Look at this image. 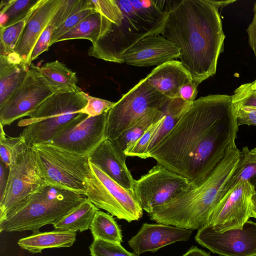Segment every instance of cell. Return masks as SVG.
Segmentation results:
<instances>
[{
  "label": "cell",
  "instance_id": "1",
  "mask_svg": "<svg viewBox=\"0 0 256 256\" xmlns=\"http://www.w3.org/2000/svg\"><path fill=\"white\" fill-rule=\"evenodd\" d=\"M238 130L232 96H202L150 150L148 158L193 183L206 178L236 146Z\"/></svg>",
  "mask_w": 256,
  "mask_h": 256
},
{
  "label": "cell",
  "instance_id": "2",
  "mask_svg": "<svg viewBox=\"0 0 256 256\" xmlns=\"http://www.w3.org/2000/svg\"><path fill=\"white\" fill-rule=\"evenodd\" d=\"M162 36L180 50V62L198 86L216 73L225 35L210 0H167Z\"/></svg>",
  "mask_w": 256,
  "mask_h": 256
},
{
  "label": "cell",
  "instance_id": "3",
  "mask_svg": "<svg viewBox=\"0 0 256 256\" xmlns=\"http://www.w3.org/2000/svg\"><path fill=\"white\" fill-rule=\"evenodd\" d=\"M236 146L229 150L204 178L190 183L149 214L157 223L194 230L206 225L210 216L230 190L229 182L240 160Z\"/></svg>",
  "mask_w": 256,
  "mask_h": 256
},
{
  "label": "cell",
  "instance_id": "4",
  "mask_svg": "<svg viewBox=\"0 0 256 256\" xmlns=\"http://www.w3.org/2000/svg\"><path fill=\"white\" fill-rule=\"evenodd\" d=\"M123 19L90 48L88 54L123 64L126 52L144 38L161 35L167 16V0H116Z\"/></svg>",
  "mask_w": 256,
  "mask_h": 256
},
{
  "label": "cell",
  "instance_id": "5",
  "mask_svg": "<svg viewBox=\"0 0 256 256\" xmlns=\"http://www.w3.org/2000/svg\"><path fill=\"white\" fill-rule=\"evenodd\" d=\"M86 196L46 185L9 212L0 220V232L31 230L40 232L43 226L53 224L84 202Z\"/></svg>",
  "mask_w": 256,
  "mask_h": 256
},
{
  "label": "cell",
  "instance_id": "6",
  "mask_svg": "<svg viewBox=\"0 0 256 256\" xmlns=\"http://www.w3.org/2000/svg\"><path fill=\"white\" fill-rule=\"evenodd\" d=\"M82 92L54 93L28 118L18 121V126L24 127L20 134L29 146L50 142L82 114L87 101Z\"/></svg>",
  "mask_w": 256,
  "mask_h": 256
},
{
  "label": "cell",
  "instance_id": "7",
  "mask_svg": "<svg viewBox=\"0 0 256 256\" xmlns=\"http://www.w3.org/2000/svg\"><path fill=\"white\" fill-rule=\"evenodd\" d=\"M32 147L48 184L86 196V180L90 172L88 156L74 154L50 143Z\"/></svg>",
  "mask_w": 256,
  "mask_h": 256
},
{
  "label": "cell",
  "instance_id": "8",
  "mask_svg": "<svg viewBox=\"0 0 256 256\" xmlns=\"http://www.w3.org/2000/svg\"><path fill=\"white\" fill-rule=\"evenodd\" d=\"M90 172L86 180V198L98 209L128 222L139 220L143 210L134 192L120 186L90 162Z\"/></svg>",
  "mask_w": 256,
  "mask_h": 256
},
{
  "label": "cell",
  "instance_id": "9",
  "mask_svg": "<svg viewBox=\"0 0 256 256\" xmlns=\"http://www.w3.org/2000/svg\"><path fill=\"white\" fill-rule=\"evenodd\" d=\"M169 100L140 80L107 112L106 138L116 139L148 110L164 108Z\"/></svg>",
  "mask_w": 256,
  "mask_h": 256
},
{
  "label": "cell",
  "instance_id": "10",
  "mask_svg": "<svg viewBox=\"0 0 256 256\" xmlns=\"http://www.w3.org/2000/svg\"><path fill=\"white\" fill-rule=\"evenodd\" d=\"M48 184L38 166L32 146L22 154L18 162L9 167L6 186L0 197V220L34 194Z\"/></svg>",
  "mask_w": 256,
  "mask_h": 256
},
{
  "label": "cell",
  "instance_id": "11",
  "mask_svg": "<svg viewBox=\"0 0 256 256\" xmlns=\"http://www.w3.org/2000/svg\"><path fill=\"white\" fill-rule=\"evenodd\" d=\"M190 184L186 178L158 164L134 180L133 192L142 210L150 214Z\"/></svg>",
  "mask_w": 256,
  "mask_h": 256
},
{
  "label": "cell",
  "instance_id": "12",
  "mask_svg": "<svg viewBox=\"0 0 256 256\" xmlns=\"http://www.w3.org/2000/svg\"><path fill=\"white\" fill-rule=\"evenodd\" d=\"M106 124L107 112L93 117L82 114L48 143L74 154L88 156L106 138Z\"/></svg>",
  "mask_w": 256,
  "mask_h": 256
},
{
  "label": "cell",
  "instance_id": "13",
  "mask_svg": "<svg viewBox=\"0 0 256 256\" xmlns=\"http://www.w3.org/2000/svg\"><path fill=\"white\" fill-rule=\"evenodd\" d=\"M53 94L37 66L32 64L22 85L0 108V124L10 125L16 120L28 116Z\"/></svg>",
  "mask_w": 256,
  "mask_h": 256
},
{
  "label": "cell",
  "instance_id": "14",
  "mask_svg": "<svg viewBox=\"0 0 256 256\" xmlns=\"http://www.w3.org/2000/svg\"><path fill=\"white\" fill-rule=\"evenodd\" d=\"M196 241L214 254L222 256H256V222L248 220L241 228L222 232L204 226L199 228Z\"/></svg>",
  "mask_w": 256,
  "mask_h": 256
},
{
  "label": "cell",
  "instance_id": "15",
  "mask_svg": "<svg viewBox=\"0 0 256 256\" xmlns=\"http://www.w3.org/2000/svg\"><path fill=\"white\" fill-rule=\"evenodd\" d=\"M256 188L250 180H240L224 196L205 226L222 232L241 228L250 218V206Z\"/></svg>",
  "mask_w": 256,
  "mask_h": 256
},
{
  "label": "cell",
  "instance_id": "16",
  "mask_svg": "<svg viewBox=\"0 0 256 256\" xmlns=\"http://www.w3.org/2000/svg\"><path fill=\"white\" fill-rule=\"evenodd\" d=\"M180 48L162 35L150 36L140 40L124 56V63L144 67L159 66L180 58Z\"/></svg>",
  "mask_w": 256,
  "mask_h": 256
},
{
  "label": "cell",
  "instance_id": "17",
  "mask_svg": "<svg viewBox=\"0 0 256 256\" xmlns=\"http://www.w3.org/2000/svg\"><path fill=\"white\" fill-rule=\"evenodd\" d=\"M192 230L164 224L144 223L128 241L136 256L146 252H156L160 248L177 242L188 240Z\"/></svg>",
  "mask_w": 256,
  "mask_h": 256
},
{
  "label": "cell",
  "instance_id": "18",
  "mask_svg": "<svg viewBox=\"0 0 256 256\" xmlns=\"http://www.w3.org/2000/svg\"><path fill=\"white\" fill-rule=\"evenodd\" d=\"M126 156L106 138L88 156L89 161L124 188L133 192L134 180L128 169Z\"/></svg>",
  "mask_w": 256,
  "mask_h": 256
},
{
  "label": "cell",
  "instance_id": "19",
  "mask_svg": "<svg viewBox=\"0 0 256 256\" xmlns=\"http://www.w3.org/2000/svg\"><path fill=\"white\" fill-rule=\"evenodd\" d=\"M60 0H43L34 10L19 38L13 53L30 66V56L39 37L56 12Z\"/></svg>",
  "mask_w": 256,
  "mask_h": 256
},
{
  "label": "cell",
  "instance_id": "20",
  "mask_svg": "<svg viewBox=\"0 0 256 256\" xmlns=\"http://www.w3.org/2000/svg\"><path fill=\"white\" fill-rule=\"evenodd\" d=\"M145 79L154 90L170 99L179 98L180 88L193 81L188 70L176 60L157 66Z\"/></svg>",
  "mask_w": 256,
  "mask_h": 256
},
{
  "label": "cell",
  "instance_id": "21",
  "mask_svg": "<svg viewBox=\"0 0 256 256\" xmlns=\"http://www.w3.org/2000/svg\"><path fill=\"white\" fill-rule=\"evenodd\" d=\"M30 66L14 53L0 54V108L22 85Z\"/></svg>",
  "mask_w": 256,
  "mask_h": 256
},
{
  "label": "cell",
  "instance_id": "22",
  "mask_svg": "<svg viewBox=\"0 0 256 256\" xmlns=\"http://www.w3.org/2000/svg\"><path fill=\"white\" fill-rule=\"evenodd\" d=\"M37 67L54 93L82 91L78 86L76 72L62 62L56 60Z\"/></svg>",
  "mask_w": 256,
  "mask_h": 256
},
{
  "label": "cell",
  "instance_id": "23",
  "mask_svg": "<svg viewBox=\"0 0 256 256\" xmlns=\"http://www.w3.org/2000/svg\"><path fill=\"white\" fill-rule=\"evenodd\" d=\"M76 232L54 230L38 232L20 238L18 245L32 254L40 253L47 248L72 246L76 240Z\"/></svg>",
  "mask_w": 256,
  "mask_h": 256
},
{
  "label": "cell",
  "instance_id": "24",
  "mask_svg": "<svg viewBox=\"0 0 256 256\" xmlns=\"http://www.w3.org/2000/svg\"><path fill=\"white\" fill-rule=\"evenodd\" d=\"M112 23L95 10L76 26L62 36L56 42L76 39L90 40L92 44L103 38L110 30Z\"/></svg>",
  "mask_w": 256,
  "mask_h": 256
},
{
  "label": "cell",
  "instance_id": "25",
  "mask_svg": "<svg viewBox=\"0 0 256 256\" xmlns=\"http://www.w3.org/2000/svg\"><path fill=\"white\" fill-rule=\"evenodd\" d=\"M99 210L87 198L80 204L52 225L54 230L76 232L90 229Z\"/></svg>",
  "mask_w": 256,
  "mask_h": 256
},
{
  "label": "cell",
  "instance_id": "26",
  "mask_svg": "<svg viewBox=\"0 0 256 256\" xmlns=\"http://www.w3.org/2000/svg\"><path fill=\"white\" fill-rule=\"evenodd\" d=\"M164 109L154 108L148 110L136 120L117 138L110 140L124 153L126 150L136 142L152 124L164 116Z\"/></svg>",
  "mask_w": 256,
  "mask_h": 256
},
{
  "label": "cell",
  "instance_id": "27",
  "mask_svg": "<svg viewBox=\"0 0 256 256\" xmlns=\"http://www.w3.org/2000/svg\"><path fill=\"white\" fill-rule=\"evenodd\" d=\"M192 103L180 98L169 100L164 109V119L150 144L148 156L150 150L173 128Z\"/></svg>",
  "mask_w": 256,
  "mask_h": 256
},
{
  "label": "cell",
  "instance_id": "28",
  "mask_svg": "<svg viewBox=\"0 0 256 256\" xmlns=\"http://www.w3.org/2000/svg\"><path fill=\"white\" fill-rule=\"evenodd\" d=\"M43 0H2L0 27L14 24L32 14Z\"/></svg>",
  "mask_w": 256,
  "mask_h": 256
},
{
  "label": "cell",
  "instance_id": "29",
  "mask_svg": "<svg viewBox=\"0 0 256 256\" xmlns=\"http://www.w3.org/2000/svg\"><path fill=\"white\" fill-rule=\"evenodd\" d=\"M94 240L99 239L121 244L123 242L122 230L112 216L98 210L90 228Z\"/></svg>",
  "mask_w": 256,
  "mask_h": 256
},
{
  "label": "cell",
  "instance_id": "30",
  "mask_svg": "<svg viewBox=\"0 0 256 256\" xmlns=\"http://www.w3.org/2000/svg\"><path fill=\"white\" fill-rule=\"evenodd\" d=\"M28 148L24 138L21 134L16 137L0 138V161L8 168L12 166Z\"/></svg>",
  "mask_w": 256,
  "mask_h": 256
},
{
  "label": "cell",
  "instance_id": "31",
  "mask_svg": "<svg viewBox=\"0 0 256 256\" xmlns=\"http://www.w3.org/2000/svg\"><path fill=\"white\" fill-rule=\"evenodd\" d=\"M256 176V147L250 150L247 146L241 150L239 165L229 183L230 188L240 180H250Z\"/></svg>",
  "mask_w": 256,
  "mask_h": 256
},
{
  "label": "cell",
  "instance_id": "32",
  "mask_svg": "<svg viewBox=\"0 0 256 256\" xmlns=\"http://www.w3.org/2000/svg\"><path fill=\"white\" fill-rule=\"evenodd\" d=\"M32 14L10 26L0 27V54L8 56L14 52L24 26Z\"/></svg>",
  "mask_w": 256,
  "mask_h": 256
},
{
  "label": "cell",
  "instance_id": "33",
  "mask_svg": "<svg viewBox=\"0 0 256 256\" xmlns=\"http://www.w3.org/2000/svg\"><path fill=\"white\" fill-rule=\"evenodd\" d=\"M88 8L94 10L91 0H60L49 23L56 29L71 16Z\"/></svg>",
  "mask_w": 256,
  "mask_h": 256
},
{
  "label": "cell",
  "instance_id": "34",
  "mask_svg": "<svg viewBox=\"0 0 256 256\" xmlns=\"http://www.w3.org/2000/svg\"><path fill=\"white\" fill-rule=\"evenodd\" d=\"M164 118V116L160 120L152 124L136 142L126 150L124 154L126 156H138L142 159L148 158V150L150 144Z\"/></svg>",
  "mask_w": 256,
  "mask_h": 256
},
{
  "label": "cell",
  "instance_id": "35",
  "mask_svg": "<svg viewBox=\"0 0 256 256\" xmlns=\"http://www.w3.org/2000/svg\"><path fill=\"white\" fill-rule=\"evenodd\" d=\"M91 256H137L120 244L94 239L89 247Z\"/></svg>",
  "mask_w": 256,
  "mask_h": 256
},
{
  "label": "cell",
  "instance_id": "36",
  "mask_svg": "<svg viewBox=\"0 0 256 256\" xmlns=\"http://www.w3.org/2000/svg\"><path fill=\"white\" fill-rule=\"evenodd\" d=\"M94 10L110 21L119 26L123 19L122 11L116 0H91Z\"/></svg>",
  "mask_w": 256,
  "mask_h": 256
},
{
  "label": "cell",
  "instance_id": "37",
  "mask_svg": "<svg viewBox=\"0 0 256 256\" xmlns=\"http://www.w3.org/2000/svg\"><path fill=\"white\" fill-rule=\"evenodd\" d=\"M232 96L236 110L242 108H256V91L252 88L251 82L240 85Z\"/></svg>",
  "mask_w": 256,
  "mask_h": 256
},
{
  "label": "cell",
  "instance_id": "38",
  "mask_svg": "<svg viewBox=\"0 0 256 256\" xmlns=\"http://www.w3.org/2000/svg\"><path fill=\"white\" fill-rule=\"evenodd\" d=\"M82 94L86 99L87 104L80 112L89 117L96 116L107 112L115 104L108 100L91 96L82 91Z\"/></svg>",
  "mask_w": 256,
  "mask_h": 256
},
{
  "label": "cell",
  "instance_id": "39",
  "mask_svg": "<svg viewBox=\"0 0 256 256\" xmlns=\"http://www.w3.org/2000/svg\"><path fill=\"white\" fill-rule=\"evenodd\" d=\"M94 10L92 8H88L70 16L62 24L54 30L52 36L50 46L56 43L62 36L74 28Z\"/></svg>",
  "mask_w": 256,
  "mask_h": 256
},
{
  "label": "cell",
  "instance_id": "40",
  "mask_svg": "<svg viewBox=\"0 0 256 256\" xmlns=\"http://www.w3.org/2000/svg\"><path fill=\"white\" fill-rule=\"evenodd\" d=\"M54 30L55 28L54 26L48 23L39 37L33 48L30 58V64L40 54L48 50Z\"/></svg>",
  "mask_w": 256,
  "mask_h": 256
},
{
  "label": "cell",
  "instance_id": "41",
  "mask_svg": "<svg viewBox=\"0 0 256 256\" xmlns=\"http://www.w3.org/2000/svg\"><path fill=\"white\" fill-rule=\"evenodd\" d=\"M236 110L238 126L242 125L256 126V108H242Z\"/></svg>",
  "mask_w": 256,
  "mask_h": 256
},
{
  "label": "cell",
  "instance_id": "42",
  "mask_svg": "<svg viewBox=\"0 0 256 256\" xmlns=\"http://www.w3.org/2000/svg\"><path fill=\"white\" fill-rule=\"evenodd\" d=\"M198 86L194 81L184 85L180 90L179 98L190 102H194L198 94Z\"/></svg>",
  "mask_w": 256,
  "mask_h": 256
},
{
  "label": "cell",
  "instance_id": "43",
  "mask_svg": "<svg viewBox=\"0 0 256 256\" xmlns=\"http://www.w3.org/2000/svg\"><path fill=\"white\" fill-rule=\"evenodd\" d=\"M254 14L252 22L248 26L246 32L248 35V41L252 49L256 60V2L254 4Z\"/></svg>",
  "mask_w": 256,
  "mask_h": 256
},
{
  "label": "cell",
  "instance_id": "44",
  "mask_svg": "<svg viewBox=\"0 0 256 256\" xmlns=\"http://www.w3.org/2000/svg\"><path fill=\"white\" fill-rule=\"evenodd\" d=\"M9 168L6 167L5 164L0 161V197H1L5 190L8 176Z\"/></svg>",
  "mask_w": 256,
  "mask_h": 256
},
{
  "label": "cell",
  "instance_id": "45",
  "mask_svg": "<svg viewBox=\"0 0 256 256\" xmlns=\"http://www.w3.org/2000/svg\"><path fill=\"white\" fill-rule=\"evenodd\" d=\"M182 256H210V255L196 246H193Z\"/></svg>",
  "mask_w": 256,
  "mask_h": 256
},
{
  "label": "cell",
  "instance_id": "46",
  "mask_svg": "<svg viewBox=\"0 0 256 256\" xmlns=\"http://www.w3.org/2000/svg\"><path fill=\"white\" fill-rule=\"evenodd\" d=\"M250 216L256 218V189L251 199Z\"/></svg>",
  "mask_w": 256,
  "mask_h": 256
},
{
  "label": "cell",
  "instance_id": "47",
  "mask_svg": "<svg viewBox=\"0 0 256 256\" xmlns=\"http://www.w3.org/2000/svg\"><path fill=\"white\" fill-rule=\"evenodd\" d=\"M212 2L218 9L222 8L226 6L236 2L235 0H210Z\"/></svg>",
  "mask_w": 256,
  "mask_h": 256
},
{
  "label": "cell",
  "instance_id": "48",
  "mask_svg": "<svg viewBox=\"0 0 256 256\" xmlns=\"http://www.w3.org/2000/svg\"><path fill=\"white\" fill-rule=\"evenodd\" d=\"M252 84V88L256 91V79L253 82H251Z\"/></svg>",
  "mask_w": 256,
  "mask_h": 256
}]
</instances>
